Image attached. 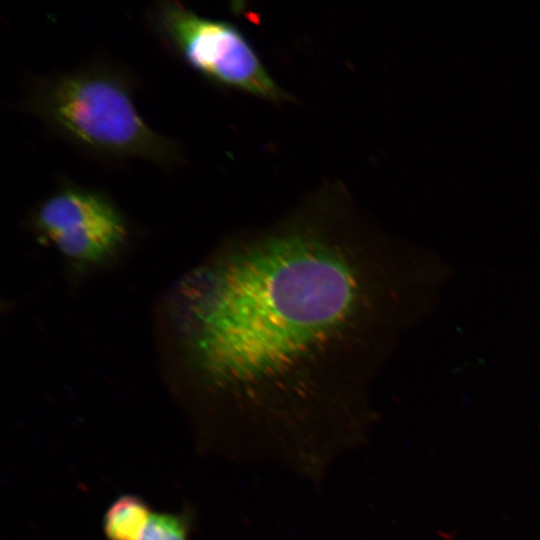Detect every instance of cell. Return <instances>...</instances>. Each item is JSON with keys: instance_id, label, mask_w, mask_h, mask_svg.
<instances>
[{"instance_id": "8992f818", "label": "cell", "mask_w": 540, "mask_h": 540, "mask_svg": "<svg viewBox=\"0 0 540 540\" xmlns=\"http://www.w3.org/2000/svg\"><path fill=\"white\" fill-rule=\"evenodd\" d=\"M190 529L187 512H154L139 540H188Z\"/></svg>"}, {"instance_id": "6da1fadb", "label": "cell", "mask_w": 540, "mask_h": 540, "mask_svg": "<svg viewBox=\"0 0 540 540\" xmlns=\"http://www.w3.org/2000/svg\"><path fill=\"white\" fill-rule=\"evenodd\" d=\"M358 256L293 230L244 245L202 273L191 303L194 354L230 402L229 434L247 450L307 448L346 415L309 372L375 312L376 282Z\"/></svg>"}, {"instance_id": "7a4b0ae2", "label": "cell", "mask_w": 540, "mask_h": 540, "mask_svg": "<svg viewBox=\"0 0 540 540\" xmlns=\"http://www.w3.org/2000/svg\"><path fill=\"white\" fill-rule=\"evenodd\" d=\"M133 88L120 66L94 61L38 77L25 105L51 132L91 156L137 158L162 167L180 163L179 145L139 114Z\"/></svg>"}, {"instance_id": "277c9868", "label": "cell", "mask_w": 540, "mask_h": 540, "mask_svg": "<svg viewBox=\"0 0 540 540\" xmlns=\"http://www.w3.org/2000/svg\"><path fill=\"white\" fill-rule=\"evenodd\" d=\"M34 224L64 256L81 263L103 261L127 237L123 215L103 192L70 182L39 204Z\"/></svg>"}, {"instance_id": "3957f363", "label": "cell", "mask_w": 540, "mask_h": 540, "mask_svg": "<svg viewBox=\"0 0 540 540\" xmlns=\"http://www.w3.org/2000/svg\"><path fill=\"white\" fill-rule=\"evenodd\" d=\"M151 18L167 46L208 80L269 100L286 97L233 24L200 16L176 1L158 2Z\"/></svg>"}, {"instance_id": "5b68a950", "label": "cell", "mask_w": 540, "mask_h": 540, "mask_svg": "<svg viewBox=\"0 0 540 540\" xmlns=\"http://www.w3.org/2000/svg\"><path fill=\"white\" fill-rule=\"evenodd\" d=\"M150 515L144 499L132 494L121 495L104 514V535L108 540H139Z\"/></svg>"}]
</instances>
